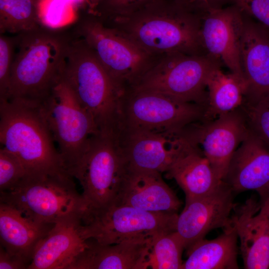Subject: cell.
Instances as JSON below:
<instances>
[{
  "mask_svg": "<svg viewBox=\"0 0 269 269\" xmlns=\"http://www.w3.org/2000/svg\"><path fill=\"white\" fill-rule=\"evenodd\" d=\"M54 225L34 222L14 208L0 203V246L30 264L37 245Z\"/></svg>",
  "mask_w": 269,
  "mask_h": 269,
  "instance_id": "603a6c76",
  "label": "cell"
},
{
  "mask_svg": "<svg viewBox=\"0 0 269 269\" xmlns=\"http://www.w3.org/2000/svg\"><path fill=\"white\" fill-rule=\"evenodd\" d=\"M14 53V38L0 35V102L8 100Z\"/></svg>",
  "mask_w": 269,
  "mask_h": 269,
  "instance_id": "1f68e13d",
  "label": "cell"
},
{
  "mask_svg": "<svg viewBox=\"0 0 269 269\" xmlns=\"http://www.w3.org/2000/svg\"><path fill=\"white\" fill-rule=\"evenodd\" d=\"M29 265L23 258L9 252L0 246V269H27Z\"/></svg>",
  "mask_w": 269,
  "mask_h": 269,
  "instance_id": "d6a6232c",
  "label": "cell"
},
{
  "mask_svg": "<svg viewBox=\"0 0 269 269\" xmlns=\"http://www.w3.org/2000/svg\"><path fill=\"white\" fill-rule=\"evenodd\" d=\"M184 249L175 231L153 237L149 250L147 269H181Z\"/></svg>",
  "mask_w": 269,
  "mask_h": 269,
  "instance_id": "4316f807",
  "label": "cell"
},
{
  "mask_svg": "<svg viewBox=\"0 0 269 269\" xmlns=\"http://www.w3.org/2000/svg\"><path fill=\"white\" fill-rule=\"evenodd\" d=\"M40 0H0V33L19 34L40 27Z\"/></svg>",
  "mask_w": 269,
  "mask_h": 269,
  "instance_id": "484cf974",
  "label": "cell"
},
{
  "mask_svg": "<svg viewBox=\"0 0 269 269\" xmlns=\"http://www.w3.org/2000/svg\"><path fill=\"white\" fill-rule=\"evenodd\" d=\"M242 107L250 129L269 145V108L262 101H244Z\"/></svg>",
  "mask_w": 269,
  "mask_h": 269,
  "instance_id": "4dcf8cb0",
  "label": "cell"
},
{
  "mask_svg": "<svg viewBox=\"0 0 269 269\" xmlns=\"http://www.w3.org/2000/svg\"><path fill=\"white\" fill-rule=\"evenodd\" d=\"M237 239L231 223L216 238L197 241L186 250L188 258L181 269H238Z\"/></svg>",
  "mask_w": 269,
  "mask_h": 269,
  "instance_id": "cb8c5ba5",
  "label": "cell"
},
{
  "mask_svg": "<svg viewBox=\"0 0 269 269\" xmlns=\"http://www.w3.org/2000/svg\"><path fill=\"white\" fill-rule=\"evenodd\" d=\"M153 237L133 238L112 245L101 244L90 239L68 269H147Z\"/></svg>",
  "mask_w": 269,
  "mask_h": 269,
  "instance_id": "44dd1931",
  "label": "cell"
},
{
  "mask_svg": "<svg viewBox=\"0 0 269 269\" xmlns=\"http://www.w3.org/2000/svg\"><path fill=\"white\" fill-rule=\"evenodd\" d=\"M265 201H266L267 204L268 212V215L269 217V198Z\"/></svg>",
  "mask_w": 269,
  "mask_h": 269,
  "instance_id": "8d00e7d4",
  "label": "cell"
},
{
  "mask_svg": "<svg viewBox=\"0 0 269 269\" xmlns=\"http://www.w3.org/2000/svg\"><path fill=\"white\" fill-rule=\"evenodd\" d=\"M232 190L223 181L212 192L185 202L178 216L175 232L187 250L211 230L230 225L236 206Z\"/></svg>",
  "mask_w": 269,
  "mask_h": 269,
  "instance_id": "5bb4252c",
  "label": "cell"
},
{
  "mask_svg": "<svg viewBox=\"0 0 269 269\" xmlns=\"http://www.w3.org/2000/svg\"><path fill=\"white\" fill-rule=\"evenodd\" d=\"M159 0H101L94 14L103 21L128 15Z\"/></svg>",
  "mask_w": 269,
  "mask_h": 269,
  "instance_id": "83f0119b",
  "label": "cell"
},
{
  "mask_svg": "<svg viewBox=\"0 0 269 269\" xmlns=\"http://www.w3.org/2000/svg\"><path fill=\"white\" fill-rule=\"evenodd\" d=\"M178 216L177 213L151 212L113 204L87 211L82 220L87 239L112 245L130 239L174 232Z\"/></svg>",
  "mask_w": 269,
  "mask_h": 269,
  "instance_id": "8fae6325",
  "label": "cell"
},
{
  "mask_svg": "<svg viewBox=\"0 0 269 269\" xmlns=\"http://www.w3.org/2000/svg\"><path fill=\"white\" fill-rule=\"evenodd\" d=\"M0 141L28 175L67 171L39 103L21 99L0 102Z\"/></svg>",
  "mask_w": 269,
  "mask_h": 269,
  "instance_id": "3957f363",
  "label": "cell"
},
{
  "mask_svg": "<svg viewBox=\"0 0 269 269\" xmlns=\"http://www.w3.org/2000/svg\"><path fill=\"white\" fill-rule=\"evenodd\" d=\"M200 17V37L205 54L244 79L240 60L243 13L233 5L211 6Z\"/></svg>",
  "mask_w": 269,
  "mask_h": 269,
  "instance_id": "4fadbf2b",
  "label": "cell"
},
{
  "mask_svg": "<svg viewBox=\"0 0 269 269\" xmlns=\"http://www.w3.org/2000/svg\"><path fill=\"white\" fill-rule=\"evenodd\" d=\"M101 0H86L88 7V13L93 14Z\"/></svg>",
  "mask_w": 269,
  "mask_h": 269,
  "instance_id": "e575fe53",
  "label": "cell"
},
{
  "mask_svg": "<svg viewBox=\"0 0 269 269\" xmlns=\"http://www.w3.org/2000/svg\"><path fill=\"white\" fill-rule=\"evenodd\" d=\"M221 66L220 62L206 54H163L156 58L131 89L157 92L181 101L207 107V78L214 68Z\"/></svg>",
  "mask_w": 269,
  "mask_h": 269,
  "instance_id": "ba28073f",
  "label": "cell"
},
{
  "mask_svg": "<svg viewBox=\"0 0 269 269\" xmlns=\"http://www.w3.org/2000/svg\"><path fill=\"white\" fill-rule=\"evenodd\" d=\"M249 129L241 106L215 119L190 124L179 132L189 144L203 153L217 177L222 181Z\"/></svg>",
  "mask_w": 269,
  "mask_h": 269,
  "instance_id": "7c38bea8",
  "label": "cell"
},
{
  "mask_svg": "<svg viewBox=\"0 0 269 269\" xmlns=\"http://www.w3.org/2000/svg\"><path fill=\"white\" fill-rule=\"evenodd\" d=\"M166 172V177L174 179L183 191L185 202L212 192L222 182L203 153L186 139L180 153Z\"/></svg>",
  "mask_w": 269,
  "mask_h": 269,
  "instance_id": "7402d4cb",
  "label": "cell"
},
{
  "mask_svg": "<svg viewBox=\"0 0 269 269\" xmlns=\"http://www.w3.org/2000/svg\"><path fill=\"white\" fill-rule=\"evenodd\" d=\"M104 23L154 56L175 52L206 54L201 44L200 15L175 0H159Z\"/></svg>",
  "mask_w": 269,
  "mask_h": 269,
  "instance_id": "6da1fadb",
  "label": "cell"
},
{
  "mask_svg": "<svg viewBox=\"0 0 269 269\" xmlns=\"http://www.w3.org/2000/svg\"><path fill=\"white\" fill-rule=\"evenodd\" d=\"M175 1L187 9L199 15L211 7L209 0H175Z\"/></svg>",
  "mask_w": 269,
  "mask_h": 269,
  "instance_id": "836d02e7",
  "label": "cell"
},
{
  "mask_svg": "<svg viewBox=\"0 0 269 269\" xmlns=\"http://www.w3.org/2000/svg\"><path fill=\"white\" fill-rule=\"evenodd\" d=\"M40 106L68 172L83 156L90 137L99 133L97 127L63 76Z\"/></svg>",
  "mask_w": 269,
  "mask_h": 269,
  "instance_id": "9c48e42d",
  "label": "cell"
},
{
  "mask_svg": "<svg viewBox=\"0 0 269 269\" xmlns=\"http://www.w3.org/2000/svg\"><path fill=\"white\" fill-rule=\"evenodd\" d=\"M13 38L8 100L40 103L63 77L70 40L57 30L41 26Z\"/></svg>",
  "mask_w": 269,
  "mask_h": 269,
  "instance_id": "7a4b0ae2",
  "label": "cell"
},
{
  "mask_svg": "<svg viewBox=\"0 0 269 269\" xmlns=\"http://www.w3.org/2000/svg\"><path fill=\"white\" fill-rule=\"evenodd\" d=\"M117 140L127 167L160 173L168 170L185 143L179 131H123Z\"/></svg>",
  "mask_w": 269,
  "mask_h": 269,
  "instance_id": "9a60e30c",
  "label": "cell"
},
{
  "mask_svg": "<svg viewBox=\"0 0 269 269\" xmlns=\"http://www.w3.org/2000/svg\"><path fill=\"white\" fill-rule=\"evenodd\" d=\"M231 216L240 242L244 268H269V217L266 201L258 202L251 197L236 206Z\"/></svg>",
  "mask_w": 269,
  "mask_h": 269,
  "instance_id": "e0dca14e",
  "label": "cell"
},
{
  "mask_svg": "<svg viewBox=\"0 0 269 269\" xmlns=\"http://www.w3.org/2000/svg\"><path fill=\"white\" fill-rule=\"evenodd\" d=\"M116 205L151 212L177 213L181 202L157 172L127 167Z\"/></svg>",
  "mask_w": 269,
  "mask_h": 269,
  "instance_id": "ffe728a7",
  "label": "cell"
},
{
  "mask_svg": "<svg viewBox=\"0 0 269 269\" xmlns=\"http://www.w3.org/2000/svg\"><path fill=\"white\" fill-rule=\"evenodd\" d=\"M221 66L214 68L206 81L207 105L205 120L229 113L243 104L247 85L243 78L230 72L225 73Z\"/></svg>",
  "mask_w": 269,
  "mask_h": 269,
  "instance_id": "d4e9b609",
  "label": "cell"
},
{
  "mask_svg": "<svg viewBox=\"0 0 269 269\" xmlns=\"http://www.w3.org/2000/svg\"><path fill=\"white\" fill-rule=\"evenodd\" d=\"M63 77L89 112L99 133L117 138L125 92L118 87L84 40H70Z\"/></svg>",
  "mask_w": 269,
  "mask_h": 269,
  "instance_id": "277c9868",
  "label": "cell"
},
{
  "mask_svg": "<svg viewBox=\"0 0 269 269\" xmlns=\"http://www.w3.org/2000/svg\"><path fill=\"white\" fill-rule=\"evenodd\" d=\"M222 181L234 193L257 191L261 203L269 198V145L250 128Z\"/></svg>",
  "mask_w": 269,
  "mask_h": 269,
  "instance_id": "2e32d148",
  "label": "cell"
},
{
  "mask_svg": "<svg viewBox=\"0 0 269 269\" xmlns=\"http://www.w3.org/2000/svg\"><path fill=\"white\" fill-rule=\"evenodd\" d=\"M126 169L117 139L98 133L90 137L83 156L68 173L79 182L90 211L115 204Z\"/></svg>",
  "mask_w": 269,
  "mask_h": 269,
  "instance_id": "8992f818",
  "label": "cell"
},
{
  "mask_svg": "<svg viewBox=\"0 0 269 269\" xmlns=\"http://www.w3.org/2000/svg\"><path fill=\"white\" fill-rule=\"evenodd\" d=\"M27 175L20 161L2 147L0 149V192L15 187Z\"/></svg>",
  "mask_w": 269,
  "mask_h": 269,
  "instance_id": "f1b7e54d",
  "label": "cell"
},
{
  "mask_svg": "<svg viewBox=\"0 0 269 269\" xmlns=\"http://www.w3.org/2000/svg\"><path fill=\"white\" fill-rule=\"evenodd\" d=\"M89 13L77 28L114 83L126 92L133 87L158 56L145 52L114 28Z\"/></svg>",
  "mask_w": 269,
  "mask_h": 269,
  "instance_id": "52a82bcc",
  "label": "cell"
},
{
  "mask_svg": "<svg viewBox=\"0 0 269 269\" xmlns=\"http://www.w3.org/2000/svg\"><path fill=\"white\" fill-rule=\"evenodd\" d=\"M206 110L204 105L181 101L161 93L131 89L126 91L122 101L121 132H178L204 120Z\"/></svg>",
  "mask_w": 269,
  "mask_h": 269,
  "instance_id": "30bf717a",
  "label": "cell"
},
{
  "mask_svg": "<svg viewBox=\"0 0 269 269\" xmlns=\"http://www.w3.org/2000/svg\"><path fill=\"white\" fill-rule=\"evenodd\" d=\"M260 101L263 102L269 108V96Z\"/></svg>",
  "mask_w": 269,
  "mask_h": 269,
  "instance_id": "d590c367",
  "label": "cell"
},
{
  "mask_svg": "<svg viewBox=\"0 0 269 269\" xmlns=\"http://www.w3.org/2000/svg\"><path fill=\"white\" fill-rule=\"evenodd\" d=\"M74 178L67 171L27 175L12 189L0 192V203L40 224H54L75 215L83 217L87 206Z\"/></svg>",
  "mask_w": 269,
  "mask_h": 269,
  "instance_id": "5b68a950",
  "label": "cell"
},
{
  "mask_svg": "<svg viewBox=\"0 0 269 269\" xmlns=\"http://www.w3.org/2000/svg\"><path fill=\"white\" fill-rule=\"evenodd\" d=\"M243 15L240 60L247 85L244 101L257 102L269 96V31Z\"/></svg>",
  "mask_w": 269,
  "mask_h": 269,
  "instance_id": "ac0fdd59",
  "label": "cell"
},
{
  "mask_svg": "<svg viewBox=\"0 0 269 269\" xmlns=\"http://www.w3.org/2000/svg\"><path fill=\"white\" fill-rule=\"evenodd\" d=\"M82 218L75 215L54 224L37 245L27 269H68L88 244Z\"/></svg>",
  "mask_w": 269,
  "mask_h": 269,
  "instance_id": "d6986e66",
  "label": "cell"
},
{
  "mask_svg": "<svg viewBox=\"0 0 269 269\" xmlns=\"http://www.w3.org/2000/svg\"><path fill=\"white\" fill-rule=\"evenodd\" d=\"M211 6L233 5L269 31V0H209Z\"/></svg>",
  "mask_w": 269,
  "mask_h": 269,
  "instance_id": "f546056e",
  "label": "cell"
}]
</instances>
